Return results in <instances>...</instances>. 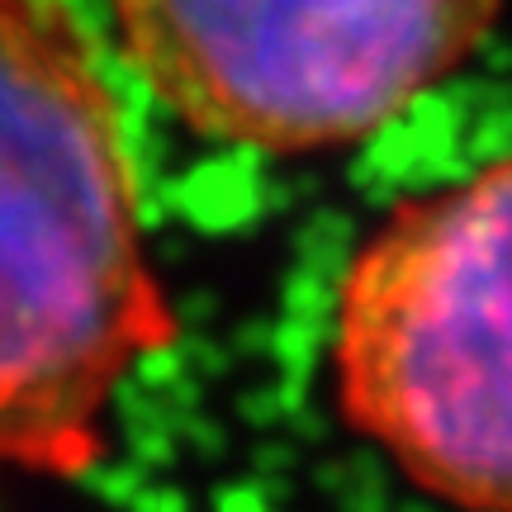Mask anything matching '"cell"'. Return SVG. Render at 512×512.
I'll return each mask as SVG.
<instances>
[{"instance_id": "obj_1", "label": "cell", "mask_w": 512, "mask_h": 512, "mask_svg": "<svg viewBox=\"0 0 512 512\" xmlns=\"http://www.w3.org/2000/svg\"><path fill=\"white\" fill-rule=\"evenodd\" d=\"M171 328L91 38L62 0H0V470L95 465Z\"/></svg>"}, {"instance_id": "obj_2", "label": "cell", "mask_w": 512, "mask_h": 512, "mask_svg": "<svg viewBox=\"0 0 512 512\" xmlns=\"http://www.w3.org/2000/svg\"><path fill=\"white\" fill-rule=\"evenodd\" d=\"M332 375L422 494L512 512V157L394 209L356 252Z\"/></svg>"}, {"instance_id": "obj_3", "label": "cell", "mask_w": 512, "mask_h": 512, "mask_svg": "<svg viewBox=\"0 0 512 512\" xmlns=\"http://www.w3.org/2000/svg\"><path fill=\"white\" fill-rule=\"evenodd\" d=\"M503 0H110L143 86L256 152L342 147L465 67Z\"/></svg>"}]
</instances>
